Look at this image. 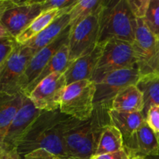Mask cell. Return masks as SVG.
I'll use <instances>...</instances> for the list:
<instances>
[{"instance_id":"19","label":"cell","mask_w":159,"mask_h":159,"mask_svg":"<svg viewBox=\"0 0 159 159\" xmlns=\"http://www.w3.org/2000/svg\"><path fill=\"white\" fill-rule=\"evenodd\" d=\"M144 109V96L136 85L128 86L119 93L111 107V110L127 113H143Z\"/></svg>"},{"instance_id":"21","label":"cell","mask_w":159,"mask_h":159,"mask_svg":"<svg viewBox=\"0 0 159 159\" xmlns=\"http://www.w3.org/2000/svg\"><path fill=\"white\" fill-rule=\"evenodd\" d=\"M72 64V62L69 59V49H68V43L64 44L60 49L58 50L57 53L54 54L49 61V63L45 66L43 71L38 79L27 88V89L25 91L24 95L27 96L30 93V92L40 83V82L43 80L45 78L49 76L50 75L55 72H61L65 73L70 65Z\"/></svg>"},{"instance_id":"16","label":"cell","mask_w":159,"mask_h":159,"mask_svg":"<svg viewBox=\"0 0 159 159\" xmlns=\"http://www.w3.org/2000/svg\"><path fill=\"white\" fill-rule=\"evenodd\" d=\"M110 124L120 131L124 144L130 141L145 120L143 113H127L109 110Z\"/></svg>"},{"instance_id":"36","label":"cell","mask_w":159,"mask_h":159,"mask_svg":"<svg viewBox=\"0 0 159 159\" xmlns=\"http://www.w3.org/2000/svg\"><path fill=\"white\" fill-rule=\"evenodd\" d=\"M158 45H159V40H158Z\"/></svg>"},{"instance_id":"7","label":"cell","mask_w":159,"mask_h":159,"mask_svg":"<svg viewBox=\"0 0 159 159\" xmlns=\"http://www.w3.org/2000/svg\"><path fill=\"white\" fill-rule=\"evenodd\" d=\"M102 9L103 7L70 30L68 45L71 62L91 52L99 43Z\"/></svg>"},{"instance_id":"5","label":"cell","mask_w":159,"mask_h":159,"mask_svg":"<svg viewBox=\"0 0 159 159\" xmlns=\"http://www.w3.org/2000/svg\"><path fill=\"white\" fill-rule=\"evenodd\" d=\"M135 67L137 59L132 43L124 40H111L105 43L92 81L97 83L113 71Z\"/></svg>"},{"instance_id":"11","label":"cell","mask_w":159,"mask_h":159,"mask_svg":"<svg viewBox=\"0 0 159 159\" xmlns=\"http://www.w3.org/2000/svg\"><path fill=\"white\" fill-rule=\"evenodd\" d=\"M67 85L65 73H53L40 82L27 97L38 110L55 111L60 110Z\"/></svg>"},{"instance_id":"12","label":"cell","mask_w":159,"mask_h":159,"mask_svg":"<svg viewBox=\"0 0 159 159\" xmlns=\"http://www.w3.org/2000/svg\"><path fill=\"white\" fill-rule=\"evenodd\" d=\"M70 30L71 27L69 26L54 42L45 48H42L34 54L30 61L22 79L21 85H20V90L22 93L24 94L28 87L38 79L43 68L49 63L53 56L64 44L68 43Z\"/></svg>"},{"instance_id":"18","label":"cell","mask_w":159,"mask_h":159,"mask_svg":"<svg viewBox=\"0 0 159 159\" xmlns=\"http://www.w3.org/2000/svg\"><path fill=\"white\" fill-rule=\"evenodd\" d=\"M26 96L19 93L14 96L1 93L0 103V141H2L14 118L23 107Z\"/></svg>"},{"instance_id":"1","label":"cell","mask_w":159,"mask_h":159,"mask_svg":"<svg viewBox=\"0 0 159 159\" xmlns=\"http://www.w3.org/2000/svg\"><path fill=\"white\" fill-rule=\"evenodd\" d=\"M76 120L60 110L43 111L18 143L19 153L23 157L33 151L43 148L58 158L73 159L67 152L65 136Z\"/></svg>"},{"instance_id":"32","label":"cell","mask_w":159,"mask_h":159,"mask_svg":"<svg viewBox=\"0 0 159 159\" xmlns=\"http://www.w3.org/2000/svg\"><path fill=\"white\" fill-rule=\"evenodd\" d=\"M93 159H132V157L127 152V150L124 148L118 152H113V153L95 156L93 157Z\"/></svg>"},{"instance_id":"35","label":"cell","mask_w":159,"mask_h":159,"mask_svg":"<svg viewBox=\"0 0 159 159\" xmlns=\"http://www.w3.org/2000/svg\"><path fill=\"white\" fill-rule=\"evenodd\" d=\"M57 159H61V158H57Z\"/></svg>"},{"instance_id":"13","label":"cell","mask_w":159,"mask_h":159,"mask_svg":"<svg viewBox=\"0 0 159 159\" xmlns=\"http://www.w3.org/2000/svg\"><path fill=\"white\" fill-rule=\"evenodd\" d=\"M42 110L36 108L32 101L26 96L23 107L11 124L6 137L0 141V146L17 148L18 143L24 137L34 121L42 113Z\"/></svg>"},{"instance_id":"15","label":"cell","mask_w":159,"mask_h":159,"mask_svg":"<svg viewBox=\"0 0 159 159\" xmlns=\"http://www.w3.org/2000/svg\"><path fill=\"white\" fill-rule=\"evenodd\" d=\"M104 46V43H98L91 52L72 62L65 73L67 85L82 80H92L98 62L102 56Z\"/></svg>"},{"instance_id":"27","label":"cell","mask_w":159,"mask_h":159,"mask_svg":"<svg viewBox=\"0 0 159 159\" xmlns=\"http://www.w3.org/2000/svg\"><path fill=\"white\" fill-rule=\"evenodd\" d=\"M132 12L137 19H144L148 10L151 0H127Z\"/></svg>"},{"instance_id":"9","label":"cell","mask_w":159,"mask_h":159,"mask_svg":"<svg viewBox=\"0 0 159 159\" xmlns=\"http://www.w3.org/2000/svg\"><path fill=\"white\" fill-rule=\"evenodd\" d=\"M141 78L138 67L113 71L96 83L95 107L111 110L112 103L116 96L126 88L137 85Z\"/></svg>"},{"instance_id":"8","label":"cell","mask_w":159,"mask_h":159,"mask_svg":"<svg viewBox=\"0 0 159 159\" xmlns=\"http://www.w3.org/2000/svg\"><path fill=\"white\" fill-rule=\"evenodd\" d=\"M135 40L132 43L137 67L141 75L159 74V45L158 40L146 26L144 19H137Z\"/></svg>"},{"instance_id":"28","label":"cell","mask_w":159,"mask_h":159,"mask_svg":"<svg viewBox=\"0 0 159 159\" xmlns=\"http://www.w3.org/2000/svg\"><path fill=\"white\" fill-rule=\"evenodd\" d=\"M76 1L77 0H42V12L53 10V9L62 10L72 6Z\"/></svg>"},{"instance_id":"17","label":"cell","mask_w":159,"mask_h":159,"mask_svg":"<svg viewBox=\"0 0 159 159\" xmlns=\"http://www.w3.org/2000/svg\"><path fill=\"white\" fill-rule=\"evenodd\" d=\"M70 26L69 14H64L56 18L40 34L24 43L36 51H39L54 42Z\"/></svg>"},{"instance_id":"33","label":"cell","mask_w":159,"mask_h":159,"mask_svg":"<svg viewBox=\"0 0 159 159\" xmlns=\"http://www.w3.org/2000/svg\"><path fill=\"white\" fill-rule=\"evenodd\" d=\"M13 37L9 30L6 27H5L2 24L0 23V38H3V37Z\"/></svg>"},{"instance_id":"4","label":"cell","mask_w":159,"mask_h":159,"mask_svg":"<svg viewBox=\"0 0 159 159\" xmlns=\"http://www.w3.org/2000/svg\"><path fill=\"white\" fill-rule=\"evenodd\" d=\"M96 83L82 80L67 85L60 110L62 113L80 121L88 120L95 110Z\"/></svg>"},{"instance_id":"10","label":"cell","mask_w":159,"mask_h":159,"mask_svg":"<svg viewBox=\"0 0 159 159\" xmlns=\"http://www.w3.org/2000/svg\"><path fill=\"white\" fill-rule=\"evenodd\" d=\"M36 51L25 44H20L2 68L0 69V93L14 96L22 93V79Z\"/></svg>"},{"instance_id":"20","label":"cell","mask_w":159,"mask_h":159,"mask_svg":"<svg viewBox=\"0 0 159 159\" xmlns=\"http://www.w3.org/2000/svg\"><path fill=\"white\" fill-rule=\"evenodd\" d=\"M70 7V6H69ZM62 10L53 9V10L42 12L32 23L16 37V40L20 44H24L48 27L56 18L64 14H68V8Z\"/></svg>"},{"instance_id":"29","label":"cell","mask_w":159,"mask_h":159,"mask_svg":"<svg viewBox=\"0 0 159 159\" xmlns=\"http://www.w3.org/2000/svg\"><path fill=\"white\" fill-rule=\"evenodd\" d=\"M145 121L152 130L159 135V105L151 107L145 116Z\"/></svg>"},{"instance_id":"2","label":"cell","mask_w":159,"mask_h":159,"mask_svg":"<svg viewBox=\"0 0 159 159\" xmlns=\"http://www.w3.org/2000/svg\"><path fill=\"white\" fill-rule=\"evenodd\" d=\"M110 124L109 110L99 107H95L88 120H77L65 136L68 155L73 159H93L104 128Z\"/></svg>"},{"instance_id":"24","label":"cell","mask_w":159,"mask_h":159,"mask_svg":"<svg viewBox=\"0 0 159 159\" xmlns=\"http://www.w3.org/2000/svg\"><path fill=\"white\" fill-rule=\"evenodd\" d=\"M105 0H77L70 9V26L75 27L85 18L100 10Z\"/></svg>"},{"instance_id":"30","label":"cell","mask_w":159,"mask_h":159,"mask_svg":"<svg viewBox=\"0 0 159 159\" xmlns=\"http://www.w3.org/2000/svg\"><path fill=\"white\" fill-rule=\"evenodd\" d=\"M57 158L50 152L49 151L43 148H39L26 154L22 157V159H57Z\"/></svg>"},{"instance_id":"25","label":"cell","mask_w":159,"mask_h":159,"mask_svg":"<svg viewBox=\"0 0 159 159\" xmlns=\"http://www.w3.org/2000/svg\"><path fill=\"white\" fill-rule=\"evenodd\" d=\"M144 21L149 30L159 40V0H151Z\"/></svg>"},{"instance_id":"6","label":"cell","mask_w":159,"mask_h":159,"mask_svg":"<svg viewBox=\"0 0 159 159\" xmlns=\"http://www.w3.org/2000/svg\"><path fill=\"white\" fill-rule=\"evenodd\" d=\"M41 12V1H0V23L7 28L16 38Z\"/></svg>"},{"instance_id":"34","label":"cell","mask_w":159,"mask_h":159,"mask_svg":"<svg viewBox=\"0 0 159 159\" xmlns=\"http://www.w3.org/2000/svg\"><path fill=\"white\" fill-rule=\"evenodd\" d=\"M132 159H148V158H145V157L141 156V155H137V156L133 157V158H132Z\"/></svg>"},{"instance_id":"14","label":"cell","mask_w":159,"mask_h":159,"mask_svg":"<svg viewBox=\"0 0 159 159\" xmlns=\"http://www.w3.org/2000/svg\"><path fill=\"white\" fill-rule=\"evenodd\" d=\"M124 148L133 157H159V135L151 129L145 120L133 138L125 143Z\"/></svg>"},{"instance_id":"31","label":"cell","mask_w":159,"mask_h":159,"mask_svg":"<svg viewBox=\"0 0 159 159\" xmlns=\"http://www.w3.org/2000/svg\"><path fill=\"white\" fill-rule=\"evenodd\" d=\"M0 159H22L17 148L0 146Z\"/></svg>"},{"instance_id":"23","label":"cell","mask_w":159,"mask_h":159,"mask_svg":"<svg viewBox=\"0 0 159 159\" xmlns=\"http://www.w3.org/2000/svg\"><path fill=\"white\" fill-rule=\"evenodd\" d=\"M124 148V139L120 131L110 124L104 128L95 156L113 153Z\"/></svg>"},{"instance_id":"26","label":"cell","mask_w":159,"mask_h":159,"mask_svg":"<svg viewBox=\"0 0 159 159\" xmlns=\"http://www.w3.org/2000/svg\"><path fill=\"white\" fill-rule=\"evenodd\" d=\"M20 45L15 37L0 38V69Z\"/></svg>"},{"instance_id":"3","label":"cell","mask_w":159,"mask_h":159,"mask_svg":"<svg viewBox=\"0 0 159 159\" xmlns=\"http://www.w3.org/2000/svg\"><path fill=\"white\" fill-rule=\"evenodd\" d=\"M138 22L127 0L105 1L100 20L99 43L120 40L133 43Z\"/></svg>"},{"instance_id":"22","label":"cell","mask_w":159,"mask_h":159,"mask_svg":"<svg viewBox=\"0 0 159 159\" xmlns=\"http://www.w3.org/2000/svg\"><path fill=\"white\" fill-rule=\"evenodd\" d=\"M136 85L144 96V109L143 114L145 117L151 107L159 105V74L141 75Z\"/></svg>"}]
</instances>
